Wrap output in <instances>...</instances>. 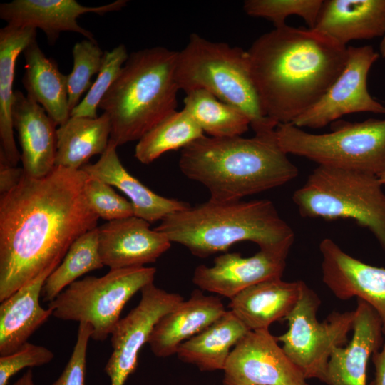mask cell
<instances>
[{
    "instance_id": "6da1fadb",
    "label": "cell",
    "mask_w": 385,
    "mask_h": 385,
    "mask_svg": "<svg viewBox=\"0 0 385 385\" xmlns=\"http://www.w3.org/2000/svg\"><path fill=\"white\" fill-rule=\"evenodd\" d=\"M82 169L56 166L46 176L24 174L0 198V302L50 267L73 242L97 227Z\"/></svg>"
},
{
    "instance_id": "7a4b0ae2",
    "label": "cell",
    "mask_w": 385,
    "mask_h": 385,
    "mask_svg": "<svg viewBox=\"0 0 385 385\" xmlns=\"http://www.w3.org/2000/svg\"><path fill=\"white\" fill-rule=\"evenodd\" d=\"M347 47L313 29L284 25L247 50L265 115L292 123L326 93L344 68Z\"/></svg>"
},
{
    "instance_id": "3957f363",
    "label": "cell",
    "mask_w": 385,
    "mask_h": 385,
    "mask_svg": "<svg viewBox=\"0 0 385 385\" xmlns=\"http://www.w3.org/2000/svg\"><path fill=\"white\" fill-rule=\"evenodd\" d=\"M178 165L187 178L207 189L210 200L220 202L240 200L298 175L275 130L252 138L204 135L181 150Z\"/></svg>"
},
{
    "instance_id": "277c9868",
    "label": "cell",
    "mask_w": 385,
    "mask_h": 385,
    "mask_svg": "<svg viewBox=\"0 0 385 385\" xmlns=\"http://www.w3.org/2000/svg\"><path fill=\"white\" fill-rule=\"evenodd\" d=\"M154 229L199 257L226 252L242 241L252 242L260 249H272L292 246L294 240L292 228L269 200L209 199L168 215Z\"/></svg>"
},
{
    "instance_id": "5b68a950",
    "label": "cell",
    "mask_w": 385,
    "mask_h": 385,
    "mask_svg": "<svg viewBox=\"0 0 385 385\" xmlns=\"http://www.w3.org/2000/svg\"><path fill=\"white\" fill-rule=\"evenodd\" d=\"M178 54L162 46L129 54L98 106L110 118L109 141L117 147L138 141L176 111L180 90L176 78Z\"/></svg>"
},
{
    "instance_id": "8992f818",
    "label": "cell",
    "mask_w": 385,
    "mask_h": 385,
    "mask_svg": "<svg viewBox=\"0 0 385 385\" xmlns=\"http://www.w3.org/2000/svg\"><path fill=\"white\" fill-rule=\"evenodd\" d=\"M176 78L185 93L205 90L239 108L248 117L255 134L272 132L277 126L262 110L247 50L192 33L178 52Z\"/></svg>"
},
{
    "instance_id": "52a82bcc",
    "label": "cell",
    "mask_w": 385,
    "mask_h": 385,
    "mask_svg": "<svg viewBox=\"0 0 385 385\" xmlns=\"http://www.w3.org/2000/svg\"><path fill=\"white\" fill-rule=\"evenodd\" d=\"M378 176L318 165L293 194L301 216L351 219L370 230L385 252V192Z\"/></svg>"
},
{
    "instance_id": "ba28073f",
    "label": "cell",
    "mask_w": 385,
    "mask_h": 385,
    "mask_svg": "<svg viewBox=\"0 0 385 385\" xmlns=\"http://www.w3.org/2000/svg\"><path fill=\"white\" fill-rule=\"evenodd\" d=\"M332 131L310 133L292 123L279 124L277 143L288 154L319 165L360 171L379 176L385 171V119L362 122L337 120Z\"/></svg>"
},
{
    "instance_id": "9c48e42d",
    "label": "cell",
    "mask_w": 385,
    "mask_h": 385,
    "mask_svg": "<svg viewBox=\"0 0 385 385\" xmlns=\"http://www.w3.org/2000/svg\"><path fill=\"white\" fill-rule=\"evenodd\" d=\"M156 270L140 267L110 270L102 277L78 279L48 303L52 316L87 323L91 339L103 342L111 335L130 299L153 282Z\"/></svg>"
},
{
    "instance_id": "30bf717a",
    "label": "cell",
    "mask_w": 385,
    "mask_h": 385,
    "mask_svg": "<svg viewBox=\"0 0 385 385\" xmlns=\"http://www.w3.org/2000/svg\"><path fill=\"white\" fill-rule=\"evenodd\" d=\"M320 303L316 292L304 283L296 305L285 318L287 331L276 337L307 379L323 382L333 350L349 342L355 312H333L320 322L317 319Z\"/></svg>"
},
{
    "instance_id": "8fae6325",
    "label": "cell",
    "mask_w": 385,
    "mask_h": 385,
    "mask_svg": "<svg viewBox=\"0 0 385 385\" xmlns=\"http://www.w3.org/2000/svg\"><path fill=\"white\" fill-rule=\"evenodd\" d=\"M371 46H348L340 74L321 98L292 123L297 127L321 128L354 113L385 114V106L370 95L368 74L379 58Z\"/></svg>"
},
{
    "instance_id": "7c38bea8",
    "label": "cell",
    "mask_w": 385,
    "mask_h": 385,
    "mask_svg": "<svg viewBox=\"0 0 385 385\" xmlns=\"http://www.w3.org/2000/svg\"><path fill=\"white\" fill-rule=\"evenodd\" d=\"M138 305L125 317L120 319L111 334L112 353L104 371L111 385H125L136 369L138 354L158 322L183 302L177 293L168 292L153 282L140 291Z\"/></svg>"
},
{
    "instance_id": "4fadbf2b",
    "label": "cell",
    "mask_w": 385,
    "mask_h": 385,
    "mask_svg": "<svg viewBox=\"0 0 385 385\" xmlns=\"http://www.w3.org/2000/svg\"><path fill=\"white\" fill-rule=\"evenodd\" d=\"M223 385H309L269 329L249 331L233 347Z\"/></svg>"
},
{
    "instance_id": "5bb4252c",
    "label": "cell",
    "mask_w": 385,
    "mask_h": 385,
    "mask_svg": "<svg viewBox=\"0 0 385 385\" xmlns=\"http://www.w3.org/2000/svg\"><path fill=\"white\" fill-rule=\"evenodd\" d=\"M291 247L260 249L247 257L237 252H225L217 256L210 267H196L192 282L202 291L230 299L255 284L282 278Z\"/></svg>"
},
{
    "instance_id": "9a60e30c",
    "label": "cell",
    "mask_w": 385,
    "mask_h": 385,
    "mask_svg": "<svg viewBox=\"0 0 385 385\" xmlns=\"http://www.w3.org/2000/svg\"><path fill=\"white\" fill-rule=\"evenodd\" d=\"M319 248L325 285L339 299L356 297L368 303L379 315L385 336V268L349 255L330 238H324Z\"/></svg>"
},
{
    "instance_id": "2e32d148",
    "label": "cell",
    "mask_w": 385,
    "mask_h": 385,
    "mask_svg": "<svg viewBox=\"0 0 385 385\" xmlns=\"http://www.w3.org/2000/svg\"><path fill=\"white\" fill-rule=\"evenodd\" d=\"M127 0H116L98 6H86L75 0H14L0 4V17L8 25L20 28L40 29L49 44H55L60 34L71 31L96 41L94 35L78 23L86 13L104 15L124 8Z\"/></svg>"
},
{
    "instance_id": "e0dca14e",
    "label": "cell",
    "mask_w": 385,
    "mask_h": 385,
    "mask_svg": "<svg viewBox=\"0 0 385 385\" xmlns=\"http://www.w3.org/2000/svg\"><path fill=\"white\" fill-rule=\"evenodd\" d=\"M102 262L110 270L140 267L155 262L171 246L167 236L135 215L97 227Z\"/></svg>"
},
{
    "instance_id": "ac0fdd59",
    "label": "cell",
    "mask_w": 385,
    "mask_h": 385,
    "mask_svg": "<svg viewBox=\"0 0 385 385\" xmlns=\"http://www.w3.org/2000/svg\"><path fill=\"white\" fill-rule=\"evenodd\" d=\"M353 335L345 346L334 349L323 382L327 385H366L369 359L384 342L381 322L375 310L357 299Z\"/></svg>"
},
{
    "instance_id": "d6986e66",
    "label": "cell",
    "mask_w": 385,
    "mask_h": 385,
    "mask_svg": "<svg viewBox=\"0 0 385 385\" xmlns=\"http://www.w3.org/2000/svg\"><path fill=\"white\" fill-rule=\"evenodd\" d=\"M12 122L24 173L34 178L46 176L56 167V124L40 104L18 90L14 91Z\"/></svg>"
},
{
    "instance_id": "ffe728a7",
    "label": "cell",
    "mask_w": 385,
    "mask_h": 385,
    "mask_svg": "<svg viewBox=\"0 0 385 385\" xmlns=\"http://www.w3.org/2000/svg\"><path fill=\"white\" fill-rule=\"evenodd\" d=\"M227 310L218 296L195 289L155 324L148 344L153 354L165 358L176 354L179 346L202 332Z\"/></svg>"
},
{
    "instance_id": "44dd1931",
    "label": "cell",
    "mask_w": 385,
    "mask_h": 385,
    "mask_svg": "<svg viewBox=\"0 0 385 385\" xmlns=\"http://www.w3.org/2000/svg\"><path fill=\"white\" fill-rule=\"evenodd\" d=\"M116 149L117 146L109 141L106 150L95 163L86 164L81 169L123 192L129 198L135 216L150 224L190 207L186 202L159 195L143 185L124 168Z\"/></svg>"
},
{
    "instance_id": "7402d4cb",
    "label": "cell",
    "mask_w": 385,
    "mask_h": 385,
    "mask_svg": "<svg viewBox=\"0 0 385 385\" xmlns=\"http://www.w3.org/2000/svg\"><path fill=\"white\" fill-rule=\"evenodd\" d=\"M313 29L346 46L385 33V0L323 1Z\"/></svg>"
},
{
    "instance_id": "603a6c76",
    "label": "cell",
    "mask_w": 385,
    "mask_h": 385,
    "mask_svg": "<svg viewBox=\"0 0 385 385\" xmlns=\"http://www.w3.org/2000/svg\"><path fill=\"white\" fill-rule=\"evenodd\" d=\"M304 282L274 278L255 284L232 298L229 308L250 330L269 329L285 319L296 305Z\"/></svg>"
},
{
    "instance_id": "cb8c5ba5",
    "label": "cell",
    "mask_w": 385,
    "mask_h": 385,
    "mask_svg": "<svg viewBox=\"0 0 385 385\" xmlns=\"http://www.w3.org/2000/svg\"><path fill=\"white\" fill-rule=\"evenodd\" d=\"M55 268L43 271L1 302L0 356L17 350L52 315L51 309L43 308L39 299L45 281Z\"/></svg>"
},
{
    "instance_id": "d4e9b609",
    "label": "cell",
    "mask_w": 385,
    "mask_h": 385,
    "mask_svg": "<svg viewBox=\"0 0 385 385\" xmlns=\"http://www.w3.org/2000/svg\"><path fill=\"white\" fill-rule=\"evenodd\" d=\"M23 53L25 65L22 83L26 96L40 104L56 125H63L71 117L67 75L59 71L54 59L45 55L36 38Z\"/></svg>"
},
{
    "instance_id": "484cf974",
    "label": "cell",
    "mask_w": 385,
    "mask_h": 385,
    "mask_svg": "<svg viewBox=\"0 0 385 385\" xmlns=\"http://www.w3.org/2000/svg\"><path fill=\"white\" fill-rule=\"evenodd\" d=\"M36 38V29L6 24L0 29V156L16 166L21 154L14 140L12 122L13 85L17 58Z\"/></svg>"
},
{
    "instance_id": "4316f807",
    "label": "cell",
    "mask_w": 385,
    "mask_h": 385,
    "mask_svg": "<svg viewBox=\"0 0 385 385\" xmlns=\"http://www.w3.org/2000/svg\"><path fill=\"white\" fill-rule=\"evenodd\" d=\"M249 331L228 310L202 332L182 343L176 354L180 361L201 371H223L232 349Z\"/></svg>"
},
{
    "instance_id": "83f0119b",
    "label": "cell",
    "mask_w": 385,
    "mask_h": 385,
    "mask_svg": "<svg viewBox=\"0 0 385 385\" xmlns=\"http://www.w3.org/2000/svg\"><path fill=\"white\" fill-rule=\"evenodd\" d=\"M111 132L106 113L97 118L71 116L56 130V166L81 169L92 156L105 152Z\"/></svg>"
},
{
    "instance_id": "f1b7e54d",
    "label": "cell",
    "mask_w": 385,
    "mask_h": 385,
    "mask_svg": "<svg viewBox=\"0 0 385 385\" xmlns=\"http://www.w3.org/2000/svg\"><path fill=\"white\" fill-rule=\"evenodd\" d=\"M183 103V108L210 137L241 136L250 126L248 117L242 111L205 90L186 93Z\"/></svg>"
},
{
    "instance_id": "f546056e",
    "label": "cell",
    "mask_w": 385,
    "mask_h": 385,
    "mask_svg": "<svg viewBox=\"0 0 385 385\" xmlns=\"http://www.w3.org/2000/svg\"><path fill=\"white\" fill-rule=\"evenodd\" d=\"M204 135L202 130L185 109L176 110L138 141L135 157L143 164H150L165 153L183 149Z\"/></svg>"
},
{
    "instance_id": "4dcf8cb0",
    "label": "cell",
    "mask_w": 385,
    "mask_h": 385,
    "mask_svg": "<svg viewBox=\"0 0 385 385\" xmlns=\"http://www.w3.org/2000/svg\"><path fill=\"white\" fill-rule=\"evenodd\" d=\"M103 266L96 227L73 242L61 263L46 278L41 293L43 301L49 303L78 278Z\"/></svg>"
},
{
    "instance_id": "1f68e13d",
    "label": "cell",
    "mask_w": 385,
    "mask_h": 385,
    "mask_svg": "<svg viewBox=\"0 0 385 385\" xmlns=\"http://www.w3.org/2000/svg\"><path fill=\"white\" fill-rule=\"evenodd\" d=\"M322 3L323 0H246L243 10L250 16L272 21L274 28L286 25L288 16L297 15L313 29Z\"/></svg>"
},
{
    "instance_id": "d6a6232c",
    "label": "cell",
    "mask_w": 385,
    "mask_h": 385,
    "mask_svg": "<svg viewBox=\"0 0 385 385\" xmlns=\"http://www.w3.org/2000/svg\"><path fill=\"white\" fill-rule=\"evenodd\" d=\"M103 51L96 41L83 39L72 48L73 65L67 75L68 105L71 111L81 102L82 95L90 89L91 77L98 73L103 61Z\"/></svg>"
},
{
    "instance_id": "836d02e7",
    "label": "cell",
    "mask_w": 385,
    "mask_h": 385,
    "mask_svg": "<svg viewBox=\"0 0 385 385\" xmlns=\"http://www.w3.org/2000/svg\"><path fill=\"white\" fill-rule=\"evenodd\" d=\"M129 54L123 43L103 53L102 64L96 81L87 94L71 111V116L97 118L101 100L118 78Z\"/></svg>"
},
{
    "instance_id": "e575fe53",
    "label": "cell",
    "mask_w": 385,
    "mask_h": 385,
    "mask_svg": "<svg viewBox=\"0 0 385 385\" xmlns=\"http://www.w3.org/2000/svg\"><path fill=\"white\" fill-rule=\"evenodd\" d=\"M84 190L91 209L98 217L108 222L134 215L131 202L102 180L87 174Z\"/></svg>"
},
{
    "instance_id": "d590c367",
    "label": "cell",
    "mask_w": 385,
    "mask_h": 385,
    "mask_svg": "<svg viewBox=\"0 0 385 385\" xmlns=\"http://www.w3.org/2000/svg\"><path fill=\"white\" fill-rule=\"evenodd\" d=\"M53 358L54 354L48 348L26 342L13 353L0 356V385H8L19 371L45 365Z\"/></svg>"
},
{
    "instance_id": "8d00e7d4",
    "label": "cell",
    "mask_w": 385,
    "mask_h": 385,
    "mask_svg": "<svg viewBox=\"0 0 385 385\" xmlns=\"http://www.w3.org/2000/svg\"><path fill=\"white\" fill-rule=\"evenodd\" d=\"M92 328L79 323L77 338L71 357L59 377L52 385H85L86 354Z\"/></svg>"
},
{
    "instance_id": "74e56055",
    "label": "cell",
    "mask_w": 385,
    "mask_h": 385,
    "mask_svg": "<svg viewBox=\"0 0 385 385\" xmlns=\"http://www.w3.org/2000/svg\"><path fill=\"white\" fill-rule=\"evenodd\" d=\"M24 171L23 168L12 166L1 156H0V192L4 195L15 186L21 180Z\"/></svg>"
},
{
    "instance_id": "f35d334b",
    "label": "cell",
    "mask_w": 385,
    "mask_h": 385,
    "mask_svg": "<svg viewBox=\"0 0 385 385\" xmlns=\"http://www.w3.org/2000/svg\"><path fill=\"white\" fill-rule=\"evenodd\" d=\"M374 377L369 385H385V342L381 349L372 354Z\"/></svg>"
},
{
    "instance_id": "ab89813d",
    "label": "cell",
    "mask_w": 385,
    "mask_h": 385,
    "mask_svg": "<svg viewBox=\"0 0 385 385\" xmlns=\"http://www.w3.org/2000/svg\"><path fill=\"white\" fill-rule=\"evenodd\" d=\"M13 385H35L32 371L29 369Z\"/></svg>"
},
{
    "instance_id": "60d3db41",
    "label": "cell",
    "mask_w": 385,
    "mask_h": 385,
    "mask_svg": "<svg viewBox=\"0 0 385 385\" xmlns=\"http://www.w3.org/2000/svg\"><path fill=\"white\" fill-rule=\"evenodd\" d=\"M379 55L383 58H385V33H384V36H382V39H381V43H380Z\"/></svg>"
},
{
    "instance_id": "b9f144b4",
    "label": "cell",
    "mask_w": 385,
    "mask_h": 385,
    "mask_svg": "<svg viewBox=\"0 0 385 385\" xmlns=\"http://www.w3.org/2000/svg\"><path fill=\"white\" fill-rule=\"evenodd\" d=\"M379 178L380 182L381 183L383 187L385 188V171L379 176Z\"/></svg>"
}]
</instances>
